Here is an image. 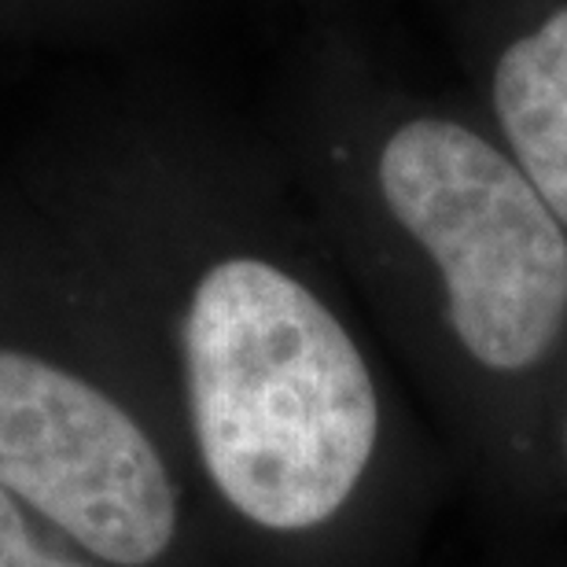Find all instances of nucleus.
Here are the masks:
<instances>
[{"label":"nucleus","instance_id":"7ed1b4c3","mask_svg":"<svg viewBox=\"0 0 567 567\" xmlns=\"http://www.w3.org/2000/svg\"><path fill=\"white\" fill-rule=\"evenodd\" d=\"M0 491L118 567H221L126 313L0 169Z\"/></svg>","mask_w":567,"mask_h":567},{"label":"nucleus","instance_id":"f257e3e1","mask_svg":"<svg viewBox=\"0 0 567 567\" xmlns=\"http://www.w3.org/2000/svg\"><path fill=\"white\" fill-rule=\"evenodd\" d=\"M11 169L126 313L221 567H410L450 461L266 130L133 78Z\"/></svg>","mask_w":567,"mask_h":567},{"label":"nucleus","instance_id":"0eeeda50","mask_svg":"<svg viewBox=\"0 0 567 567\" xmlns=\"http://www.w3.org/2000/svg\"><path fill=\"white\" fill-rule=\"evenodd\" d=\"M546 472L557 516H567V372L546 416Z\"/></svg>","mask_w":567,"mask_h":567},{"label":"nucleus","instance_id":"6e6552de","mask_svg":"<svg viewBox=\"0 0 567 567\" xmlns=\"http://www.w3.org/2000/svg\"><path fill=\"white\" fill-rule=\"evenodd\" d=\"M280 4H302V8H328L336 0H280Z\"/></svg>","mask_w":567,"mask_h":567},{"label":"nucleus","instance_id":"423d86ee","mask_svg":"<svg viewBox=\"0 0 567 567\" xmlns=\"http://www.w3.org/2000/svg\"><path fill=\"white\" fill-rule=\"evenodd\" d=\"M0 567H118L0 491Z\"/></svg>","mask_w":567,"mask_h":567},{"label":"nucleus","instance_id":"39448f33","mask_svg":"<svg viewBox=\"0 0 567 567\" xmlns=\"http://www.w3.org/2000/svg\"><path fill=\"white\" fill-rule=\"evenodd\" d=\"M174 0H0V49L126 44L169 16Z\"/></svg>","mask_w":567,"mask_h":567},{"label":"nucleus","instance_id":"20e7f679","mask_svg":"<svg viewBox=\"0 0 567 567\" xmlns=\"http://www.w3.org/2000/svg\"><path fill=\"white\" fill-rule=\"evenodd\" d=\"M464 100L567 229V0H453Z\"/></svg>","mask_w":567,"mask_h":567},{"label":"nucleus","instance_id":"f03ea898","mask_svg":"<svg viewBox=\"0 0 567 567\" xmlns=\"http://www.w3.org/2000/svg\"><path fill=\"white\" fill-rule=\"evenodd\" d=\"M266 137L453 480L502 527L553 519L546 416L567 372V229L464 96L347 30L299 52Z\"/></svg>","mask_w":567,"mask_h":567}]
</instances>
